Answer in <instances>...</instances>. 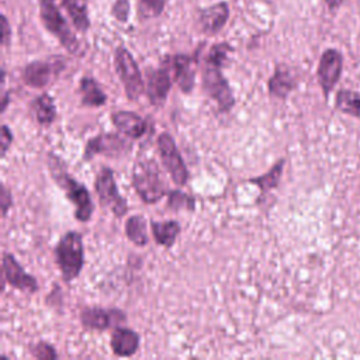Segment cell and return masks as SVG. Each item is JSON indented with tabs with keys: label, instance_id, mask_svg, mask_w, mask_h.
Returning a JSON list of instances; mask_svg holds the SVG:
<instances>
[{
	"label": "cell",
	"instance_id": "obj_14",
	"mask_svg": "<svg viewBox=\"0 0 360 360\" xmlns=\"http://www.w3.org/2000/svg\"><path fill=\"white\" fill-rule=\"evenodd\" d=\"M173 76L169 68L162 63L159 69H149L146 75V96L152 105L160 107L165 104L172 87Z\"/></svg>",
	"mask_w": 360,
	"mask_h": 360
},
{
	"label": "cell",
	"instance_id": "obj_22",
	"mask_svg": "<svg viewBox=\"0 0 360 360\" xmlns=\"http://www.w3.org/2000/svg\"><path fill=\"white\" fill-rule=\"evenodd\" d=\"M153 239L158 245L172 248L181 231L177 221H150Z\"/></svg>",
	"mask_w": 360,
	"mask_h": 360
},
{
	"label": "cell",
	"instance_id": "obj_5",
	"mask_svg": "<svg viewBox=\"0 0 360 360\" xmlns=\"http://www.w3.org/2000/svg\"><path fill=\"white\" fill-rule=\"evenodd\" d=\"M39 14L42 24L45 28L52 32L59 42L73 55H79L80 52V42L69 28V24L60 14L59 7L56 6V0H41Z\"/></svg>",
	"mask_w": 360,
	"mask_h": 360
},
{
	"label": "cell",
	"instance_id": "obj_32",
	"mask_svg": "<svg viewBox=\"0 0 360 360\" xmlns=\"http://www.w3.org/2000/svg\"><path fill=\"white\" fill-rule=\"evenodd\" d=\"M128 11H129V6H128V0H118L114 6V15L120 20V21H125L128 17Z\"/></svg>",
	"mask_w": 360,
	"mask_h": 360
},
{
	"label": "cell",
	"instance_id": "obj_10",
	"mask_svg": "<svg viewBox=\"0 0 360 360\" xmlns=\"http://www.w3.org/2000/svg\"><path fill=\"white\" fill-rule=\"evenodd\" d=\"M129 149H131V142L127 138L115 132H104V134H98L94 138H90L86 142L83 158L84 160H90L96 155L120 156L122 153H127Z\"/></svg>",
	"mask_w": 360,
	"mask_h": 360
},
{
	"label": "cell",
	"instance_id": "obj_20",
	"mask_svg": "<svg viewBox=\"0 0 360 360\" xmlns=\"http://www.w3.org/2000/svg\"><path fill=\"white\" fill-rule=\"evenodd\" d=\"M79 93L82 104L86 107H100L107 101V96L101 86L91 76H84L79 84Z\"/></svg>",
	"mask_w": 360,
	"mask_h": 360
},
{
	"label": "cell",
	"instance_id": "obj_7",
	"mask_svg": "<svg viewBox=\"0 0 360 360\" xmlns=\"http://www.w3.org/2000/svg\"><path fill=\"white\" fill-rule=\"evenodd\" d=\"M94 190L101 207L110 210L117 218H121L127 214V201L120 194L114 179V173L108 166H103L98 170L94 181Z\"/></svg>",
	"mask_w": 360,
	"mask_h": 360
},
{
	"label": "cell",
	"instance_id": "obj_25",
	"mask_svg": "<svg viewBox=\"0 0 360 360\" xmlns=\"http://www.w3.org/2000/svg\"><path fill=\"white\" fill-rule=\"evenodd\" d=\"M125 235L136 246L148 243V225L142 215H132L125 222Z\"/></svg>",
	"mask_w": 360,
	"mask_h": 360
},
{
	"label": "cell",
	"instance_id": "obj_33",
	"mask_svg": "<svg viewBox=\"0 0 360 360\" xmlns=\"http://www.w3.org/2000/svg\"><path fill=\"white\" fill-rule=\"evenodd\" d=\"M1 25H3V35H1V42L3 45H7L8 44V39H10V28H8V22H7V18L3 15L1 17Z\"/></svg>",
	"mask_w": 360,
	"mask_h": 360
},
{
	"label": "cell",
	"instance_id": "obj_15",
	"mask_svg": "<svg viewBox=\"0 0 360 360\" xmlns=\"http://www.w3.org/2000/svg\"><path fill=\"white\" fill-rule=\"evenodd\" d=\"M165 63L172 76L173 80L179 84L183 93H190L194 87V80H195V69H194V59L188 55H173V56H166Z\"/></svg>",
	"mask_w": 360,
	"mask_h": 360
},
{
	"label": "cell",
	"instance_id": "obj_1",
	"mask_svg": "<svg viewBox=\"0 0 360 360\" xmlns=\"http://www.w3.org/2000/svg\"><path fill=\"white\" fill-rule=\"evenodd\" d=\"M229 52L231 46L228 44L214 45L210 49L202 66V89L207 96L217 103L221 112H228L235 105L232 89L221 72Z\"/></svg>",
	"mask_w": 360,
	"mask_h": 360
},
{
	"label": "cell",
	"instance_id": "obj_28",
	"mask_svg": "<svg viewBox=\"0 0 360 360\" xmlns=\"http://www.w3.org/2000/svg\"><path fill=\"white\" fill-rule=\"evenodd\" d=\"M31 354L38 360H53L58 359V352L48 342H38L31 346Z\"/></svg>",
	"mask_w": 360,
	"mask_h": 360
},
{
	"label": "cell",
	"instance_id": "obj_23",
	"mask_svg": "<svg viewBox=\"0 0 360 360\" xmlns=\"http://www.w3.org/2000/svg\"><path fill=\"white\" fill-rule=\"evenodd\" d=\"M335 107L343 114L360 120V91L342 89L335 96Z\"/></svg>",
	"mask_w": 360,
	"mask_h": 360
},
{
	"label": "cell",
	"instance_id": "obj_31",
	"mask_svg": "<svg viewBox=\"0 0 360 360\" xmlns=\"http://www.w3.org/2000/svg\"><path fill=\"white\" fill-rule=\"evenodd\" d=\"M0 204H1V217L4 218L10 210V207L13 205V195L10 193V190L1 184V191H0Z\"/></svg>",
	"mask_w": 360,
	"mask_h": 360
},
{
	"label": "cell",
	"instance_id": "obj_18",
	"mask_svg": "<svg viewBox=\"0 0 360 360\" xmlns=\"http://www.w3.org/2000/svg\"><path fill=\"white\" fill-rule=\"evenodd\" d=\"M229 15L228 4L226 3H218L215 6H211L201 11L200 14V27L205 34H217L222 30Z\"/></svg>",
	"mask_w": 360,
	"mask_h": 360
},
{
	"label": "cell",
	"instance_id": "obj_27",
	"mask_svg": "<svg viewBox=\"0 0 360 360\" xmlns=\"http://www.w3.org/2000/svg\"><path fill=\"white\" fill-rule=\"evenodd\" d=\"M167 207L179 211V210H194V198L183 191L179 190H172L169 191V198H167Z\"/></svg>",
	"mask_w": 360,
	"mask_h": 360
},
{
	"label": "cell",
	"instance_id": "obj_4",
	"mask_svg": "<svg viewBox=\"0 0 360 360\" xmlns=\"http://www.w3.org/2000/svg\"><path fill=\"white\" fill-rule=\"evenodd\" d=\"M55 262L65 281H73L79 277L84 263L83 238L76 231L63 233L55 246Z\"/></svg>",
	"mask_w": 360,
	"mask_h": 360
},
{
	"label": "cell",
	"instance_id": "obj_13",
	"mask_svg": "<svg viewBox=\"0 0 360 360\" xmlns=\"http://www.w3.org/2000/svg\"><path fill=\"white\" fill-rule=\"evenodd\" d=\"M4 283L11 285L15 290L34 294L38 291V281L34 276L27 273L24 267L17 262L14 255L4 253L1 260Z\"/></svg>",
	"mask_w": 360,
	"mask_h": 360
},
{
	"label": "cell",
	"instance_id": "obj_24",
	"mask_svg": "<svg viewBox=\"0 0 360 360\" xmlns=\"http://www.w3.org/2000/svg\"><path fill=\"white\" fill-rule=\"evenodd\" d=\"M284 165H285V160H284V159L277 160V162L271 166V169L267 170L264 174L249 179V183L256 184V186L260 188V191H262L263 194L269 193L271 188H276V187L278 186L280 179H281V174H283Z\"/></svg>",
	"mask_w": 360,
	"mask_h": 360
},
{
	"label": "cell",
	"instance_id": "obj_12",
	"mask_svg": "<svg viewBox=\"0 0 360 360\" xmlns=\"http://www.w3.org/2000/svg\"><path fill=\"white\" fill-rule=\"evenodd\" d=\"M127 321L125 312L117 308H100L86 307L80 312V322L86 329L90 330H105L108 328H117Z\"/></svg>",
	"mask_w": 360,
	"mask_h": 360
},
{
	"label": "cell",
	"instance_id": "obj_6",
	"mask_svg": "<svg viewBox=\"0 0 360 360\" xmlns=\"http://www.w3.org/2000/svg\"><path fill=\"white\" fill-rule=\"evenodd\" d=\"M115 70L124 84L125 94L129 100H138L145 91L142 73L134 56L125 46H118L114 53Z\"/></svg>",
	"mask_w": 360,
	"mask_h": 360
},
{
	"label": "cell",
	"instance_id": "obj_35",
	"mask_svg": "<svg viewBox=\"0 0 360 360\" xmlns=\"http://www.w3.org/2000/svg\"><path fill=\"white\" fill-rule=\"evenodd\" d=\"M8 101H10V98H8V93L4 90V91H3V96H1V103H3V105H1V111H3V112L6 111V108H7V105H8Z\"/></svg>",
	"mask_w": 360,
	"mask_h": 360
},
{
	"label": "cell",
	"instance_id": "obj_29",
	"mask_svg": "<svg viewBox=\"0 0 360 360\" xmlns=\"http://www.w3.org/2000/svg\"><path fill=\"white\" fill-rule=\"evenodd\" d=\"M167 0H141L142 7L148 15H159Z\"/></svg>",
	"mask_w": 360,
	"mask_h": 360
},
{
	"label": "cell",
	"instance_id": "obj_8",
	"mask_svg": "<svg viewBox=\"0 0 360 360\" xmlns=\"http://www.w3.org/2000/svg\"><path fill=\"white\" fill-rule=\"evenodd\" d=\"M158 149H159L162 163L167 170V173L170 174L173 183L180 187L186 186L190 174L173 136L167 132H162L158 136Z\"/></svg>",
	"mask_w": 360,
	"mask_h": 360
},
{
	"label": "cell",
	"instance_id": "obj_19",
	"mask_svg": "<svg viewBox=\"0 0 360 360\" xmlns=\"http://www.w3.org/2000/svg\"><path fill=\"white\" fill-rule=\"evenodd\" d=\"M269 93L276 98H287V96L295 89L297 82L292 73L285 66H278L273 76L269 79Z\"/></svg>",
	"mask_w": 360,
	"mask_h": 360
},
{
	"label": "cell",
	"instance_id": "obj_16",
	"mask_svg": "<svg viewBox=\"0 0 360 360\" xmlns=\"http://www.w3.org/2000/svg\"><path fill=\"white\" fill-rule=\"evenodd\" d=\"M139 335L125 326L114 328L110 339L111 349L118 357H131L139 347Z\"/></svg>",
	"mask_w": 360,
	"mask_h": 360
},
{
	"label": "cell",
	"instance_id": "obj_21",
	"mask_svg": "<svg viewBox=\"0 0 360 360\" xmlns=\"http://www.w3.org/2000/svg\"><path fill=\"white\" fill-rule=\"evenodd\" d=\"M31 111L37 120L38 124L41 125H51L55 118H56V105L48 93H42L38 97H35L31 101Z\"/></svg>",
	"mask_w": 360,
	"mask_h": 360
},
{
	"label": "cell",
	"instance_id": "obj_3",
	"mask_svg": "<svg viewBox=\"0 0 360 360\" xmlns=\"http://www.w3.org/2000/svg\"><path fill=\"white\" fill-rule=\"evenodd\" d=\"M132 184L145 204H155L167 193L160 169L153 159H142L134 165Z\"/></svg>",
	"mask_w": 360,
	"mask_h": 360
},
{
	"label": "cell",
	"instance_id": "obj_9",
	"mask_svg": "<svg viewBox=\"0 0 360 360\" xmlns=\"http://www.w3.org/2000/svg\"><path fill=\"white\" fill-rule=\"evenodd\" d=\"M63 69L65 60L60 58H53L51 60H34L24 68L22 80L28 87L44 89L56 79Z\"/></svg>",
	"mask_w": 360,
	"mask_h": 360
},
{
	"label": "cell",
	"instance_id": "obj_34",
	"mask_svg": "<svg viewBox=\"0 0 360 360\" xmlns=\"http://www.w3.org/2000/svg\"><path fill=\"white\" fill-rule=\"evenodd\" d=\"M323 1L328 4V7H329L330 10H333V8L340 7V6L343 4V1H345V0H323Z\"/></svg>",
	"mask_w": 360,
	"mask_h": 360
},
{
	"label": "cell",
	"instance_id": "obj_17",
	"mask_svg": "<svg viewBox=\"0 0 360 360\" xmlns=\"http://www.w3.org/2000/svg\"><path fill=\"white\" fill-rule=\"evenodd\" d=\"M115 128L131 139H138L146 132V121L134 111H117L111 115Z\"/></svg>",
	"mask_w": 360,
	"mask_h": 360
},
{
	"label": "cell",
	"instance_id": "obj_11",
	"mask_svg": "<svg viewBox=\"0 0 360 360\" xmlns=\"http://www.w3.org/2000/svg\"><path fill=\"white\" fill-rule=\"evenodd\" d=\"M342 70H343V55L335 48H329L323 51L318 63L316 77L325 97L329 96V93L335 89V86L340 80Z\"/></svg>",
	"mask_w": 360,
	"mask_h": 360
},
{
	"label": "cell",
	"instance_id": "obj_30",
	"mask_svg": "<svg viewBox=\"0 0 360 360\" xmlns=\"http://www.w3.org/2000/svg\"><path fill=\"white\" fill-rule=\"evenodd\" d=\"M13 142V132L10 131V128L3 124L1 125V135H0V146H1V158L6 156L10 145Z\"/></svg>",
	"mask_w": 360,
	"mask_h": 360
},
{
	"label": "cell",
	"instance_id": "obj_26",
	"mask_svg": "<svg viewBox=\"0 0 360 360\" xmlns=\"http://www.w3.org/2000/svg\"><path fill=\"white\" fill-rule=\"evenodd\" d=\"M68 14L72 18V22L75 24V27L84 32L87 31L90 21L87 17V7H86V0H62Z\"/></svg>",
	"mask_w": 360,
	"mask_h": 360
},
{
	"label": "cell",
	"instance_id": "obj_2",
	"mask_svg": "<svg viewBox=\"0 0 360 360\" xmlns=\"http://www.w3.org/2000/svg\"><path fill=\"white\" fill-rule=\"evenodd\" d=\"M48 167L53 181L65 191L66 197L75 207V218L80 222H87L94 211L91 195L84 184L76 181L66 170L65 162L53 155H48Z\"/></svg>",
	"mask_w": 360,
	"mask_h": 360
}]
</instances>
